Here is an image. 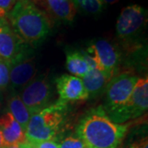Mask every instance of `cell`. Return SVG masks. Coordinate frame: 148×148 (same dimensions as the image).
<instances>
[{
	"mask_svg": "<svg viewBox=\"0 0 148 148\" xmlns=\"http://www.w3.org/2000/svg\"><path fill=\"white\" fill-rule=\"evenodd\" d=\"M0 129L5 147L21 145L27 142L24 130L8 111L0 116Z\"/></svg>",
	"mask_w": 148,
	"mask_h": 148,
	"instance_id": "obj_12",
	"label": "cell"
},
{
	"mask_svg": "<svg viewBox=\"0 0 148 148\" xmlns=\"http://www.w3.org/2000/svg\"><path fill=\"white\" fill-rule=\"evenodd\" d=\"M126 148H148V141L147 136H143L129 143Z\"/></svg>",
	"mask_w": 148,
	"mask_h": 148,
	"instance_id": "obj_21",
	"label": "cell"
},
{
	"mask_svg": "<svg viewBox=\"0 0 148 148\" xmlns=\"http://www.w3.org/2000/svg\"><path fill=\"white\" fill-rule=\"evenodd\" d=\"M8 112L18 122V123L21 125L24 132H26V129L32 115L27 106H25L23 101H21L20 95L17 94H13L11 95L8 101Z\"/></svg>",
	"mask_w": 148,
	"mask_h": 148,
	"instance_id": "obj_16",
	"label": "cell"
},
{
	"mask_svg": "<svg viewBox=\"0 0 148 148\" xmlns=\"http://www.w3.org/2000/svg\"><path fill=\"white\" fill-rule=\"evenodd\" d=\"M58 145L59 148H87L84 142L78 136L67 137Z\"/></svg>",
	"mask_w": 148,
	"mask_h": 148,
	"instance_id": "obj_18",
	"label": "cell"
},
{
	"mask_svg": "<svg viewBox=\"0 0 148 148\" xmlns=\"http://www.w3.org/2000/svg\"><path fill=\"white\" fill-rule=\"evenodd\" d=\"M52 96V86L46 75L34 78L21 90L20 95L31 115L48 107Z\"/></svg>",
	"mask_w": 148,
	"mask_h": 148,
	"instance_id": "obj_9",
	"label": "cell"
},
{
	"mask_svg": "<svg viewBox=\"0 0 148 148\" xmlns=\"http://www.w3.org/2000/svg\"><path fill=\"white\" fill-rule=\"evenodd\" d=\"M3 96L2 91H0V111L3 108Z\"/></svg>",
	"mask_w": 148,
	"mask_h": 148,
	"instance_id": "obj_26",
	"label": "cell"
},
{
	"mask_svg": "<svg viewBox=\"0 0 148 148\" xmlns=\"http://www.w3.org/2000/svg\"><path fill=\"white\" fill-rule=\"evenodd\" d=\"M66 68L73 76L82 78L95 66L88 54L77 49H68L66 50Z\"/></svg>",
	"mask_w": 148,
	"mask_h": 148,
	"instance_id": "obj_13",
	"label": "cell"
},
{
	"mask_svg": "<svg viewBox=\"0 0 148 148\" xmlns=\"http://www.w3.org/2000/svg\"><path fill=\"white\" fill-rule=\"evenodd\" d=\"M33 54V49L12 30L5 17H0V58L10 65Z\"/></svg>",
	"mask_w": 148,
	"mask_h": 148,
	"instance_id": "obj_8",
	"label": "cell"
},
{
	"mask_svg": "<svg viewBox=\"0 0 148 148\" xmlns=\"http://www.w3.org/2000/svg\"><path fill=\"white\" fill-rule=\"evenodd\" d=\"M86 54L92 58L95 69L100 70L109 79H112L120 63L119 49L106 39L92 40L86 49Z\"/></svg>",
	"mask_w": 148,
	"mask_h": 148,
	"instance_id": "obj_6",
	"label": "cell"
},
{
	"mask_svg": "<svg viewBox=\"0 0 148 148\" xmlns=\"http://www.w3.org/2000/svg\"><path fill=\"white\" fill-rule=\"evenodd\" d=\"M7 16L14 32L32 49L40 45L51 31L49 18L32 0H17Z\"/></svg>",
	"mask_w": 148,
	"mask_h": 148,
	"instance_id": "obj_2",
	"label": "cell"
},
{
	"mask_svg": "<svg viewBox=\"0 0 148 148\" xmlns=\"http://www.w3.org/2000/svg\"><path fill=\"white\" fill-rule=\"evenodd\" d=\"M36 73V65L33 56H27L11 64L9 85L14 91L22 90L34 79Z\"/></svg>",
	"mask_w": 148,
	"mask_h": 148,
	"instance_id": "obj_11",
	"label": "cell"
},
{
	"mask_svg": "<svg viewBox=\"0 0 148 148\" xmlns=\"http://www.w3.org/2000/svg\"><path fill=\"white\" fill-rule=\"evenodd\" d=\"M37 143L38 147L40 148H59L58 143L53 141H45V142H40Z\"/></svg>",
	"mask_w": 148,
	"mask_h": 148,
	"instance_id": "obj_22",
	"label": "cell"
},
{
	"mask_svg": "<svg viewBox=\"0 0 148 148\" xmlns=\"http://www.w3.org/2000/svg\"><path fill=\"white\" fill-rule=\"evenodd\" d=\"M5 148H21V147L19 145H13V146H8V147H6Z\"/></svg>",
	"mask_w": 148,
	"mask_h": 148,
	"instance_id": "obj_27",
	"label": "cell"
},
{
	"mask_svg": "<svg viewBox=\"0 0 148 148\" xmlns=\"http://www.w3.org/2000/svg\"><path fill=\"white\" fill-rule=\"evenodd\" d=\"M3 90V83H2V78H1V76H0V91Z\"/></svg>",
	"mask_w": 148,
	"mask_h": 148,
	"instance_id": "obj_28",
	"label": "cell"
},
{
	"mask_svg": "<svg viewBox=\"0 0 148 148\" xmlns=\"http://www.w3.org/2000/svg\"><path fill=\"white\" fill-rule=\"evenodd\" d=\"M147 22V12L142 6L132 4L123 8L116 22V36L124 46L132 49L138 45Z\"/></svg>",
	"mask_w": 148,
	"mask_h": 148,
	"instance_id": "obj_4",
	"label": "cell"
},
{
	"mask_svg": "<svg viewBox=\"0 0 148 148\" xmlns=\"http://www.w3.org/2000/svg\"><path fill=\"white\" fill-rule=\"evenodd\" d=\"M48 12L58 21L72 24L77 14V8L72 0H43Z\"/></svg>",
	"mask_w": 148,
	"mask_h": 148,
	"instance_id": "obj_14",
	"label": "cell"
},
{
	"mask_svg": "<svg viewBox=\"0 0 148 148\" xmlns=\"http://www.w3.org/2000/svg\"><path fill=\"white\" fill-rule=\"evenodd\" d=\"M148 109L147 77L139 78L132 95L121 107L107 114L108 117L115 123H123L138 119L147 113Z\"/></svg>",
	"mask_w": 148,
	"mask_h": 148,
	"instance_id": "obj_5",
	"label": "cell"
},
{
	"mask_svg": "<svg viewBox=\"0 0 148 148\" xmlns=\"http://www.w3.org/2000/svg\"><path fill=\"white\" fill-rule=\"evenodd\" d=\"M19 146L21 147V148H40L38 147L37 143H31V142H28V141L26 143L19 145Z\"/></svg>",
	"mask_w": 148,
	"mask_h": 148,
	"instance_id": "obj_23",
	"label": "cell"
},
{
	"mask_svg": "<svg viewBox=\"0 0 148 148\" xmlns=\"http://www.w3.org/2000/svg\"><path fill=\"white\" fill-rule=\"evenodd\" d=\"M101 3L104 4V5H111V4H114L116 3L119 0H100Z\"/></svg>",
	"mask_w": 148,
	"mask_h": 148,
	"instance_id": "obj_24",
	"label": "cell"
},
{
	"mask_svg": "<svg viewBox=\"0 0 148 148\" xmlns=\"http://www.w3.org/2000/svg\"><path fill=\"white\" fill-rule=\"evenodd\" d=\"M129 123H115L102 106L91 109L78 123L76 132L87 148H118L127 134Z\"/></svg>",
	"mask_w": 148,
	"mask_h": 148,
	"instance_id": "obj_1",
	"label": "cell"
},
{
	"mask_svg": "<svg viewBox=\"0 0 148 148\" xmlns=\"http://www.w3.org/2000/svg\"><path fill=\"white\" fill-rule=\"evenodd\" d=\"M56 89L59 95V101L64 103L88 100V94L80 77L64 74L56 81Z\"/></svg>",
	"mask_w": 148,
	"mask_h": 148,
	"instance_id": "obj_10",
	"label": "cell"
},
{
	"mask_svg": "<svg viewBox=\"0 0 148 148\" xmlns=\"http://www.w3.org/2000/svg\"><path fill=\"white\" fill-rule=\"evenodd\" d=\"M82 82L89 98H95L105 91L106 86L110 81L106 75L97 69H92L87 74L82 77Z\"/></svg>",
	"mask_w": 148,
	"mask_h": 148,
	"instance_id": "obj_15",
	"label": "cell"
},
{
	"mask_svg": "<svg viewBox=\"0 0 148 148\" xmlns=\"http://www.w3.org/2000/svg\"><path fill=\"white\" fill-rule=\"evenodd\" d=\"M77 8L86 15H99L104 9V4L100 0H72Z\"/></svg>",
	"mask_w": 148,
	"mask_h": 148,
	"instance_id": "obj_17",
	"label": "cell"
},
{
	"mask_svg": "<svg viewBox=\"0 0 148 148\" xmlns=\"http://www.w3.org/2000/svg\"><path fill=\"white\" fill-rule=\"evenodd\" d=\"M67 106V103L58 100L32 114L25 132L27 141L40 143L55 140L65 120Z\"/></svg>",
	"mask_w": 148,
	"mask_h": 148,
	"instance_id": "obj_3",
	"label": "cell"
},
{
	"mask_svg": "<svg viewBox=\"0 0 148 148\" xmlns=\"http://www.w3.org/2000/svg\"><path fill=\"white\" fill-rule=\"evenodd\" d=\"M32 2H34V1H40V2H42L43 0H32Z\"/></svg>",
	"mask_w": 148,
	"mask_h": 148,
	"instance_id": "obj_29",
	"label": "cell"
},
{
	"mask_svg": "<svg viewBox=\"0 0 148 148\" xmlns=\"http://www.w3.org/2000/svg\"><path fill=\"white\" fill-rule=\"evenodd\" d=\"M140 77L129 73L119 74L108 82L105 89V106H102L106 114L123 106L132 95Z\"/></svg>",
	"mask_w": 148,
	"mask_h": 148,
	"instance_id": "obj_7",
	"label": "cell"
},
{
	"mask_svg": "<svg viewBox=\"0 0 148 148\" xmlns=\"http://www.w3.org/2000/svg\"><path fill=\"white\" fill-rule=\"evenodd\" d=\"M17 0H0V17H7Z\"/></svg>",
	"mask_w": 148,
	"mask_h": 148,
	"instance_id": "obj_20",
	"label": "cell"
},
{
	"mask_svg": "<svg viewBox=\"0 0 148 148\" xmlns=\"http://www.w3.org/2000/svg\"><path fill=\"white\" fill-rule=\"evenodd\" d=\"M11 65L9 63L0 58V76L2 78L3 88L5 90L9 86V75H10Z\"/></svg>",
	"mask_w": 148,
	"mask_h": 148,
	"instance_id": "obj_19",
	"label": "cell"
},
{
	"mask_svg": "<svg viewBox=\"0 0 148 148\" xmlns=\"http://www.w3.org/2000/svg\"><path fill=\"white\" fill-rule=\"evenodd\" d=\"M6 147L4 146V143H3V136H2V132L0 129V148H5Z\"/></svg>",
	"mask_w": 148,
	"mask_h": 148,
	"instance_id": "obj_25",
	"label": "cell"
}]
</instances>
